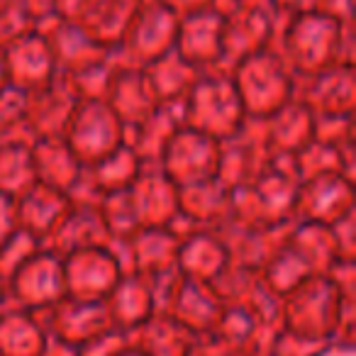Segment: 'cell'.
Segmentation results:
<instances>
[{
  "mask_svg": "<svg viewBox=\"0 0 356 356\" xmlns=\"http://www.w3.org/2000/svg\"><path fill=\"white\" fill-rule=\"evenodd\" d=\"M346 25L317 10L293 13L286 17V47L298 66H325L339 56Z\"/></svg>",
  "mask_w": 356,
  "mask_h": 356,
  "instance_id": "cell-1",
  "label": "cell"
},
{
  "mask_svg": "<svg viewBox=\"0 0 356 356\" xmlns=\"http://www.w3.org/2000/svg\"><path fill=\"white\" fill-rule=\"evenodd\" d=\"M139 6V0H56V17L110 47L120 42Z\"/></svg>",
  "mask_w": 356,
  "mask_h": 356,
  "instance_id": "cell-2",
  "label": "cell"
},
{
  "mask_svg": "<svg viewBox=\"0 0 356 356\" xmlns=\"http://www.w3.org/2000/svg\"><path fill=\"white\" fill-rule=\"evenodd\" d=\"M178 20L181 17L173 15L159 0L142 3L132 15V20H129V25L124 27L120 44L132 51L137 59L156 61L159 56H163L176 44Z\"/></svg>",
  "mask_w": 356,
  "mask_h": 356,
  "instance_id": "cell-3",
  "label": "cell"
},
{
  "mask_svg": "<svg viewBox=\"0 0 356 356\" xmlns=\"http://www.w3.org/2000/svg\"><path fill=\"white\" fill-rule=\"evenodd\" d=\"M222 20L215 8L181 17L176 35L178 54L186 61H213L222 56Z\"/></svg>",
  "mask_w": 356,
  "mask_h": 356,
  "instance_id": "cell-4",
  "label": "cell"
},
{
  "mask_svg": "<svg viewBox=\"0 0 356 356\" xmlns=\"http://www.w3.org/2000/svg\"><path fill=\"white\" fill-rule=\"evenodd\" d=\"M32 25H44L47 20L56 17V0H17Z\"/></svg>",
  "mask_w": 356,
  "mask_h": 356,
  "instance_id": "cell-5",
  "label": "cell"
},
{
  "mask_svg": "<svg viewBox=\"0 0 356 356\" xmlns=\"http://www.w3.org/2000/svg\"><path fill=\"white\" fill-rule=\"evenodd\" d=\"M307 10H317L341 22H351V0H310Z\"/></svg>",
  "mask_w": 356,
  "mask_h": 356,
  "instance_id": "cell-6",
  "label": "cell"
},
{
  "mask_svg": "<svg viewBox=\"0 0 356 356\" xmlns=\"http://www.w3.org/2000/svg\"><path fill=\"white\" fill-rule=\"evenodd\" d=\"M161 6H166L173 15L178 17H186L191 13H198L205 10V8H213V0H159Z\"/></svg>",
  "mask_w": 356,
  "mask_h": 356,
  "instance_id": "cell-7",
  "label": "cell"
},
{
  "mask_svg": "<svg viewBox=\"0 0 356 356\" xmlns=\"http://www.w3.org/2000/svg\"><path fill=\"white\" fill-rule=\"evenodd\" d=\"M278 13L283 15H293V13H300L310 8V0H268Z\"/></svg>",
  "mask_w": 356,
  "mask_h": 356,
  "instance_id": "cell-8",
  "label": "cell"
},
{
  "mask_svg": "<svg viewBox=\"0 0 356 356\" xmlns=\"http://www.w3.org/2000/svg\"><path fill=\"white\" fill-rule=\"evenodd\" d=\"M249 0H213V8L220 13V15H229V13H234L237 8L247 6Z\"/></svg>",
  "mask_w": 356,
  "mask_h": 356,
  "instance_id": "cell-9",
  "label": "cell"
},
{
  "mask_svg": "<svg viewBox=\"0 0 356 356\" xmlns=\"http://www.w3.org/2000/svg\"><path fill=\"white\" fill-rule=\"evenodd\" d=\"M139 3H152V0H139Z\"/></svg>",
  "mask_w": 356,
  "mask_h": 356,
  "instance_id": "cell-10",
  "label": "cell"
}]
</instances>
